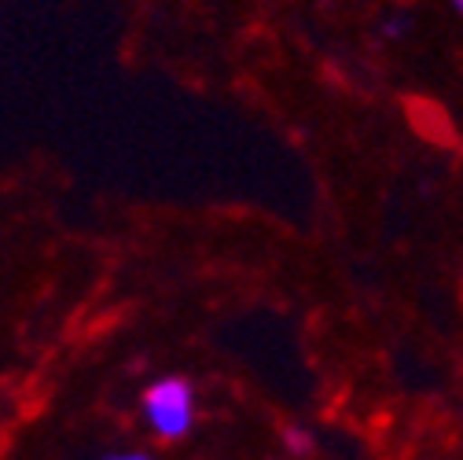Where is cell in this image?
Wrapping results in <instances>:
<instances>
[{"instance_id":"1","label":"cell","mask_w":463,"mask_h":460,"mask_svg":"<svg viewBox=\"0 0 463 460\" xmlns=\"http://www.w3.org/2000/svg\"><path fill=\"white\" fill-rule=\"evenodd\" d=\"M144 417L162 442H177L195 427V387L181 376L155 379L144 390Z\"/></svg>"},{"instance_id":"2","label":"cell","mask_w":463,"mask_h":460,"mask_svg":"<svg viewBox=\"0 0 463 460\" xmlns=\"http://www.w3.org/2000/svg\"><path fill=\"white\" fill-rule=\"evenodd\" d=\"M283 446H287V453L306 456V453H313L317 438H313V431L302 427V424H287V427H283Z\"/></svg>"},{"instance_id":"3","label":"cell","mask_w":463,"mask_h":460,"mask_svg":"<svg viewBox=\"0 0 463 460\" xmlns=\"http://www.w3.org/2000/svg\"><path fill=\"white\" fill-rule=\"evenodd\" d=\"M412 30V19L404 15V12H397V15H386L383 23H379V34L386 37V41H397V37H404Z\"/></svg>"},{"instance_id":"4","label":"cell","mask_w":463,"mask_h":460,"mask_svg":"<svg viewBox=\"0 0 463 460\" xmlns=\"http://www.w3.org/2000/svg\"><path fill=\"white\" fill-rule=\"evenodd\" d=\"M107 460H155V456H147V453H114Z\"/></svg>"},{"instance_id":"5","label":"cell","mask_w":463,"mask_h":460,"mask_svg":"<svg viewBox=\"0 0 463 460\" xmlns=\"http://www.w3.org/2000/svg\"><path fill=\"white\" fill-rule=\"evenodd\" d=\"M449 5H452V12H456V15L463 19V0H449Z\"/></svg>"}]
</instances>
